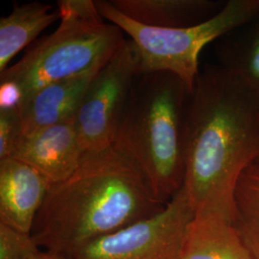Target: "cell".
<instances>
[{"mask_svg": "<svg viewBox=\"0 0 259 259\" xmlns=\"http://www.w3.org/2000/svg\"><path fill=\"white\" fill-rule=\"evenodd\" d=\"M258 157V94L220 65H206L195 83L185 128L184 186L195 213L233 221L236 185Z\"/></svg>", "mask_w": 259, "mask_h": 259, "instance_id": "obj_1", "label": "cell"}, {"mask_svg": "<svg viewBox=\"0 0 259 259\" xmlns=\"http://www.w3.org/2000/svg\"><path fill=\"white\" fill-rule=\"evenodd\" d=\"M165 205L112 144L85 153L70 176L52 184L31 237L37 248L70 259L93 241L153 217Z\"/></svg>", "mask_w": 259, "mask_h": 259, "instance_id": "obj_2", "label": "cell"}, {"mask_svg": "<svg viewBox=\"0 0 259 259\" xmlns=\"http://www.w3.org/2000/svg\"><path fill=\"white\" fill-rule=\"evenodd\" d=\"M191 94L173 73L138 74L113 140L163 204L185 184V128Z\"/></svg>", "mask_w": 259, "mask_h": 259, "instance_id": "obj_3", "label": "cell"}, {"mask_svg": "<svg viewBox=\"0 0 259 259\" xmlns=\"http://www.w3.org/2000/svg\"><path fill=\"white\" fill-rule=\"evenodd\" d=\"M59 26L16 64L0 72V83L16 89L18 107L48 83L107 63L123 46L124 32L106 22L93 0H60Z\"/></svg>", "mask_w": 259, "mask_h": 259, "instance_id": "obj_4", "label": "cell"}, {"mask_svg": "<svg viewBox=\"0 0 259 259\" xmlns=\"http://www.w3.org/2000/svg\"><path fill=\"white\" fill-rule=\"evenodd\" d=\"M103 18L129 36L139 56V74L164 71L178 76L191 93L200 74L199 56L208 44L248 22L259 12V0H229L223 9L201 24L186 28L142 25L122 15L111 1L97 0Z\"/></svg>", "mask_w": 259, "mask_h": 259, "instance_id": "obj_5", "label": "cell"}, {"mask_svg": "<svg viewBox=\"0 0 259 259\" xmlns=\"http://www.w3.org/2000/svg\"><path fill=\"white\" fill-rule=\"evenodd\" d=\"M139 56L126 39L89 85L73 122L83 151L96 152L113 144L130 93L139 74Z\"/></svg>", "mask_w": 259, "mask_h": 259, "instance_id": "obj_6", "label": "cell"}, {"mask_svg": "<svg viewBox=\"0 0 259 259\" xmlns=\"http://www.w3.org/2000/svg\"><path fill=\"white\" fill-rule=\"evenodd\" d=\"M194 215L183 185L162 211L93 241L70 259H179L186 228Z\"/></svg>", "mask_w": 259, "mask_h": 259, "instance_id": "obj_7", "label": "cell"}, {"mask_svg": "<svg viewBox=\"0 0 259 259\" xmlns=\"http://www.w3.org/2000/svg\"><path fill=\"white\" fill-rule=\"evenodd\" d=\"M84 154L71 120L22 135L9 157L34 167L56 184L74 172Z\"/></svg>", "mask_w": 259, "mask_h": 259, "instance_id": "obj_8", "label": "cell"}, {"mask_svg": "<svg viewBox=\"0 0 259 259\" xmlns=\"http://www.w3.org/2000/svg\"><path fill=\"white\" fill-rule=\"evenodd\" d=\"M52 183L18 159H0V223L31 235Z\"/></svg>", "mask_w": 259, "mask_h": 259, "instance_id": "obj_9", "label": "cell"}, {"mask_svg": "<svg viewBox=\"0 0 259 259\" xmlns=\"http://www.w3.org/2000/svg\"><path fill=\"white\" fill-rule=\"evenodd\" d=\"M106 63L82 74L48 83L21 103L19 109L23 135L73 120L89 85Z\"/></svg>", "mask_w": 259, "mask_h": 259, "instance_id": "obj_10", "label": "cell"}, {"mask_svg": "<svg viewBox=\"0 0 259 259\" xmlns=\"http://www.w3.org/2000/svg\"><path fill=\"white\" fill-rule=\"evenodd\" d=\"M179 259H252L232 219L219 213H195Z\"/></svg>", "mask_w": 259, "mask_h": 259, "instance_id": "obj_11", "label": "cell"}, {"mask_svg": "<svg viewBox=\"0 0 259 259\" xmlns=\"http://www.w3.org/2000/svg\"><path fill=\"white\" fill-rule=\"evenodd\" d=\"M135 22L155 28H186L212 19L225 6L216 0H111Z\"/></svg>", "mask_w": 259, "mask_h": 259, "instance_id": "obj_12", "label": "cell"}, {"mask_svg": "<svg viewBox=\"0 0 259 259\" xmlns=\"http://www.w3.org/2000/svg\"><path fill=\"white\" fill-rule=\"evenodd\" d=\"M219 65L259 95V12L216 41Z\"/></svg>", "mask_w": 259, "mask_h": 259, "instance_id": "obj_13", "label": "cell"}, {"mask_svg": "<svg viewBox=\"0 0 259 259\" xmlns=\"http://www.w3.org/2000/svg\"><path fill=\"white\" fill-rule=\"evenodd\" d=\"M57 20L60 21V12L50 4L33 1L15 5L8 16L0 19V72Z\"/></svg>", "mask_w": 259, "mask_h": 259, "instance_id": "obj_14", "label": "cell"}, {"mask_svg": "<svg viewBox=\"0 0 259 259\" xmlns=\"http://www.w3.org/2000/svg\"><path fill=\"white\" fill-rule=\"evenodd\" d=\"M233 224L252 259H259V157L236 185Z\"/></svg>", "mask_w": 259, "mask_h": 259, "instance_id": "obj_15", "label": "cell"}, {"mask_svg": "<svg viewBox=\"0 0 259 259\" xmlns=\"http://www.w3.org/2000/svg\"><path fill=\"white\" fill-rule=\"evenodd\" d=\"M37 249L31 235L0 223V259H29Z\"/></svg>", "mask_w": 259, "mask_h": 259, "instance_id": "obj_16", "label": "cell"}, {"mask_svg": "<svg viewBox=\"0 0 259 259\" xmlns=\"http://www.w3.org/2000/svg\"><path fill=\"white\" fill-rule=\"evenodd\" d=\"M22 135V124L18 107L0 108V159L10 157Z\"/></svg>", "mask_w": 259, "mask_h": 259, "instance_id": "obj_17", "label": "cell"}, {"mask_svg": "<svg viewBox=\"0 0 259 259\" xmlns=\"http://www.w3.org/2000/svg\"><path fill=\"white\" fill-rule=\"evenodd\" d=\"M29 259H66L63 256L57 255L54 253L48 252L47 250H41V249H37L35 250Z\"/></svg>", "mask_w": 259, "mask_h": 259, "instance_id": "obj_18", "label": "cell"}]
</instances>
